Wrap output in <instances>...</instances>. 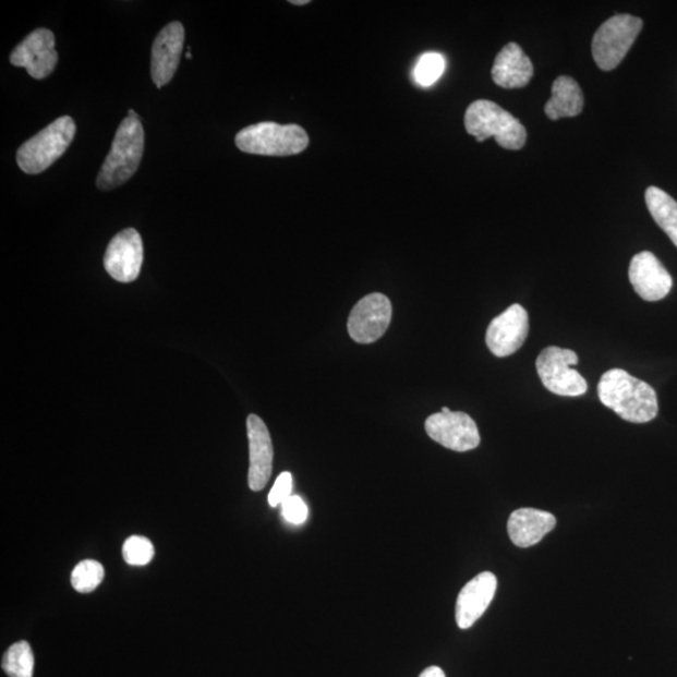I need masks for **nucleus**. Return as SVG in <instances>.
<instances>
[{"label":"nucleus","instance_id":"26","mask_svg":"<svg viewBox=\"0 0 677 677\" xmlns=\"http://www.w3.org/2000/svg\"><path fill=\"white\" fill-rule=\"evenodd\" d=\"M291 491L292 475L289 472H283L278 476L269 493V505L271 507L282 505V501L291 496Z\"/></svg>","mask_w":677,"mask_h":677},{"label":"nucleus","instance_id":"19","mask_svg":"<svg viewBox=\"0 0 677 677\" xmlns=\"http://www.w3.org/2000/svg\"><path fill=\"white\" fill-rule=\"evenodd\" d=\"M582 90L573 78L561 75L552 86V97L545 106V113L552 121L579 116L583 110Z\"/></svg>","mask_w":677,"mask_h":677},{"label":"nucleus","instance_id":"8","mask_svg":"<svg viewBox=\"0 0 677 677\" xmlns=\"http://www.w3.org/2000/svg\"><path fill=\"white\" fill-rule=\"evenodd\" d=\"M392 315L390 300L379 292L364 297L351 311L348 331L359 344H372L389 328Z\"/></svg>","mask_w":677,"mask_h":677},{"label":"nucleus","instance_id":"14","mask_svg":"<svg viewBox=\"0 0 677 677\" xmlns=\"http://www.w3.org/2000/svg\"><path fill=\"white\" fill-rule=\"evenodd\" d=\"M246 425L250 449L249 487L258 492L263 491L270 480L274 447L269 430L261 416L250 414Z\"/></svg>","mask_w":677,"mask_h":677},{"label":"nucleus","instance_id":"25","mask_svg":"<svg viewBox=\"0 0 677 677\" xmlns=\"http://www.w3.org/2000/svg\"><path fill=\"white\" fill-rule=\"evenodd\" d=\"M282 515L286 517V520L292 524L304 523L309 516L307 506L303 498L290 496L282 501Z\"/></svg>","mask_w":677,"mask_h":677},{"label":"nucleus","instance_id":"30","mask_svg":"<svg viewBox=\"0 0 677 677\" xmlns=\"http://www.w3.org/2000/svg\"><path fill=\"white\" fill-rule=\"evenodd\" d=\"M186 58H188V60H191V58H192L191 52H189V53L186 55Z\"/></svg>","mask_w":677,"mask_h":677},{"label":"nucleus","instance_id":"1","mask_svg":"<svg viewBox=\"0 0 677 677\" xmlns=\"http://www.w3.org/2000/svg\"><path fill=\"white\" fill-rule=\"evenodd\" d=\"M597 390L601 403L613 409L624 421L641 424L654 421L657 415L655 389L624 370H612L602 375Z\"/></svg>","mask_w":677,"mask_h":677},{"label":"nucleus","instance_id":"13","mask_svg":"<svg viewBox=\"0 0 677 677\" xmlns=\"http://www.w3.org/2000/svg\"><path fill=\"white\" fill-rule=\"evenodd\" d=\"M629 278L637 294L646 301L663 300L673 289L670 273L650 251L632 257Z\"/></svg>","mask_w":677,"mask_h":677},{"label":"nucleus","instance_id":"24","mask_svg":"<svg viewBox=\"0 0 677 677\" xmlns=\"http://www.w3.org/2000/svg\"><path fill=\"white\" fill-rule=\"evenodd\" d=\"M155 556L153 542L146 537L133 536L124 542L123 558L131 566H145Z\"/></svg>","mask_w":677,"mask_h":677},{"label":"nucleus","instance_id":"28","mask_svg":"<svg viewBox=\"0 0 677 677\" xmlns=\"http://www.w3.org/2000/svg\"><path fill=\"white\" fill-rule=\"evenodd\" d=\"M290 3L291 4H295V5H305V4H309L311 2H309V0H291Z\"/></svg>","mask_w":677,"mask_h":677},{"label":"nucleus","instance_id":"15","mask_svg":"<svg viewBox=\"0 0 677 677\" xmlns=\"http://www.w3.org/2000/svg\"><path fill=\"white\" fill-rule=\"evenodd\" d=\"M183 45H185V28L180 22L167 24L158 33L150 62V73L157 88L166 86L178 71Z\"/></svg>","mask_w":677,"mask_h":677},{"label":"nucleus","instance_id":"6","mask_svg":"<svg viewBox=\"0 0 677 677\" xmlns=\"http://www.w3.org/2000/svg\"><path fill=\"white\" fill-rule=\"evenodd\" d=\"M642 29V21L630 14L609 19L592 39V56L602 71H613L624 61Z\"/></svg>","mask_w":677,"mask_h":677},{"label":"nucleus","instance_id":"18","mask_svg":"<svg viewBox=\"0 0 677 677\" xmlns=\"http://www.w3.org/2000/svg\"><path fill=\"white\" fill-rule=\"evenodd\" d=\"M533 77V64L523 49L508 44L496 57L492 78L497 86L507 89L523 88Z\"/></svg>","mask_w":677,"mask_h":677},{"label":"nucleus","instance_id":"21","mask_svg":"<svg viewBox=\"0 0 677 677\" xmlns=\"http://www.w3.org/2000/svg\"><path fill=\"white\" fill-rule=\"evenodd\" d=\"M2 668L10 677H33L35 673V655L27 641L14 643L7 650Z\"/></svg>","mask_w":677,"mask_h":677},{"label":"nucleus","instance_id":"17","mask_svg":"<svg viewBox=\"0 0 677 677\" xmlns=\"http://www.w3.org/2000/svg\"><path fill=\"white\" fill-rule=\"evenodd\" d=\"M556 527V517L534 508H520L509 516V539L517 547L537 545Z\"/></svg>","mask_w":677,"mask_h":677},{"label":"nucleus","instance_id":"23","mask_svg":"<svg viewBox=\"0 0 677 677\" xmlns=\"http://www.w3.org/2000/svg\"><path fill=\"white\" fill-rule=\"evenodd\" d=\"M445 70V57L436 52L424 53L414 67L413 78L416 85L431 87L442 77Z\"/></svg>","mask_w":677,"mask_h":677},{"label":"nucleus","instance_id":"2","mask_svg":"<svg viewBox=\"0 0 677 677\" xmlns=\"http://www.w3.org/2000/svg\"><path fill=\"white\" fill-rule=\"evenodd\" d=\"M145 131L138 117H125L116 132L112 148L97 178V188L111 191L128 182L144 156Z\"/></svg>","mask_w":677,"mask_h":677},{"label":"nucleus","instance_id":"7","mask_svg":"<svg viewBox=\"0 0 677 677\" xmlns=\"http://www.w3.org/2000/svg\"><path fill=\"white\" fill-rule=\"evenodd\" d=\"M579 356L571 349L548 347L541 351L536 367L543 386L559 397H581L588 391V382L573 370Z\"/></svg>","mask_w":677,"mask_h":677},{"label":"nucleus","instance_id":"22","mask_svg":"<svg viewBox=\"0 0 677 677\" xmlns=\"http://www.w3.org/2000/svg\"><path fill=\"white\" fill-rule=\"evenodd\" d=\"M105 568L94 559H85L74 567L71 576L72 587L81 593L95 591L104 581Z\"/></svg>","mask_w":677,"mask_h":677},{"label":"nucleus","instance_id":"10","mask_svg":"<svg viewBox=\"0 0 677 677\" xmlns=\"http://www.w3.org/2000/svg\"><path fill=\"white\" fill-rule=\"evenodd\" d=\"M530 331V317L520 304H513L493 319L486 334L487 347L493 355L506 358L524 344Z\"/></svg>","mask_w":677,"mask_h":677},{"label":"nucleus","instance_id":"16","mask_svg":"<svg viewBox=\"0 0 677 677\" xmlns=\"http://www.w3.org/2000/svg\"><path fill=\"white\" fill-rule=\"evenodd\" d=\"M497 577L482 572L468 582L459 592L456 605V621L459 629L467 630L480 620L497 591Z\"/></svg>","mask_w":677,"mask_h":677},{"label":"nucleus","instance_id":"5","mask_svg":"<svg viewBox=\"0 0 677 677\" xmlns=\"http://www.w3.org/2000/svg\"><path fill=\"white\" fill-rule=\"evenodd\" d=\"M77 132L70 116H63L20 147L16 162L28 174H38L52 166L67 149Z\"/></svg>","mask_w":677,"mask_h":677},{"label":"nucleus","instance_id":"20","mask_svg":"<svg viewBox=\"0 0 677 677\" xmlns=\"http://www.w3.org/2000/svg\"><path fill=\"white\" fill-rule=\"evenodd\" d=\"M652 219L660 226L677 247V203L662 189L651 186L645 194Z\"/></svg>","mask_w":677,"mask_h":677},{"label":"nucleus","instance_id":"4","mask_svg":"<svg viewBox=\"0 0 677 677\" xmlns=\"http://www.w3.org/2000/svg\"><path fill=\"white\" fill-rule=\"evenodd\" d=\"M242 153L258 156H292L309 146V136L298 124L262 122L241 130L235 138Z\"/></svg>","mask_w":677,"mask_h":677},{"label":"nucleus","instance_id":"3","mask_svg":"<svg viewBox=\"0 0 677 677\" xmlns=\"http://www.w3.org/2000/svg\"><path fill=\"white\" fill-rule=\"evenodd\" d=\"M464 125L476 142L493 137L500 147L512 150L521 149L525 145L524 125L492 100H475L468 107Z\"/></svg>","mask_w":677,"mask_h":677},{"label":"nucleus","instance_id":"27","mask_svg":"<svg viewBox=\"0 0 677 677\" xmlns=\"http://www.w3.org/2000/svg\"><path fill=\"white\" fill-rule=\"evenodd\" d=\"M420 677H446L445 672L442 670L438 666H431L425 668V670L421 674Z\"/></svg>","mask_w":677,"mask_h":677},{"label":"nucleus","instance_id":"29","mask_svg":"<svg viewBox=\"0 0 677 677\" xmlns=\"http://www.w3.org/2000/svg\"><path fill=\"white\" fill-rule=\"evenodd\" d=\"M440 412L447 414V413H450L451 411L448 407H443Z\"/></svg>","mask_w":677,"mask_h":677},{"label":"nucleus","instance_id":"9","mask_svg":"<svg viewBox=\"0 0 677 677\" xmlns=\"http://www.w3.org/2000/svg\"><path fill=\"white\" fill-rule=\"evenodd\" d=\"M425 432L434 442L455 451L473 450L481 445L479 426L463 412L432 414L426 418Z\"/></svg>","mask_w":677,"mask_h":677},{"label":"nucleus","instance_id":"12","mask_svg":"<svg viewBox=\"0 0 677 677\" xmlns=\"http://www.w3.org/2000/svg\"><path fill=\"white\" fill-rule=\"evenodd\" d=\"M144 263V244L137 230L125 229L111 240L105 254L106 271L120 282L138 278Z\"/></svg>","mask_w":677,"mask_h":677},{"label":"nucleus","instance_id":"11","mask_svg":"<svg viewBox=\"0 0 677 677\" xmlns=\"http://www.w3.org/2000/svg\"><path fill=\"white\" fill-rule=\"evenodd\" d=\"M11 63L28 71L31 77L45 80L56 70L58 53L52 32L39 28L32 32L11 55Z\"/></svg>","mask_w":677,"mask_h":677}]
</instances>
